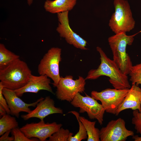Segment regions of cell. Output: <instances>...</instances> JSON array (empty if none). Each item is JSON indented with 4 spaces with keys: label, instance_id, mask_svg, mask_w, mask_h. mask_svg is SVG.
Returning <instances> with one entry per match:
<instances>
[{
    "label": "cell",
    "instance_id": "6da1fadb",
    "mask_svg": "<svg viewBox=\"0 0 141 141\" xmlns=\"http://www.w3.org/2000/svg\"><path fill=\"white\" fill-rule=\"evenodd\" d=\"M96 49L100 56L101 63L97 69L89 71L85 80L96 79L105 76L109 78V81L114 88L130 89L127 75L122 72L115 61L108 57L100 47H97Z\"/></svg>",
    "mask_w": 141,
    "mask_h": 141
},
{
    "label": "cell",
    "instance_id": "7a4b0ae2",
    "mask_svg": "<svg viewBox=\"0 0 141 141\" xmlns=\"http://www.w3.org/2000/svg\"><path fill=\"white\" fill-rule=\"evenodd\" d=\"M31 74L27 64L19 58L0 69V83L4 87L14 91L25 86Z\"/></svg>",
    "mask_w": 141,
    "mask_h": 141
},
{
    "label": "cell",
    "instance_id": "3957f363",
    "mask_svg": "<svg viewBox=\"0 0 141 141\" xmlns=\"http://www.w3.org/2000/svg\"><path fill=\"white\" fill-rule=\"evenodd\" d=\"M141 32V31L132 35H127L125 32H121L109 37L108 41L111 50L113 60L122 72L125 74H129L132 64L130 58L126 52L127 45L133 43L134 37Z\"/></svg>",
    "mask_w": 141,
    "mask_h": 141
},
{
    "label": "cell",
    "instance_id": "277c9868",
    "mask_svg": "<svg viewBox=\"0 0 141 141\" xmlns=\"http://www.w3.org/2000/svg\"><path fill=\"white\" fill-rule=\"evenodd\" d=\"M114 4L115 11L108 24L110 29L115 34L132 30L134 27L135 21L128 1L114 0Z\"/></svg>",
    "mask_w": 141,
    "mask_h": 141
},
{
    "label": "cell",
    "instance_id": "5b68a950",
    "mask_svg": "<svg viewBox=\"0 0 141 141\" xmlns=\"http://www.w3.org/2000/svg\"><path fill=\"white\" fill-rule=\"evenodd\" d=\"M61 49L52 47L49 49L41 59L38 67L39 75H45L52 79L53 86L56 87L61 78L59 64L61 61Z\"/></svg>",
    "mask_w": 141,
    "mask_h": 141
},
{
    "label": "cell",
    "instance_id": "8992f818",
    "mask_svg": "<svg viewBox=\"0 0 141 141\" xmlns=\"http://www.w3.org/2000/svg\"><path fill=\"white\" fill-rule=\"evenodd\" d=\"M129 89V88L120 89L108 88L99 92L93 91L91 92V96L101 102L105 112L115 115Z\"/></svg>",
    "mask_w": 141,
    "mask_h": 141
},
{
    "label": "cell",
    "instance_id": "52a82bcc",
    "mask_svg": "<svg viewBox=\"0 0 141 141\" xmlns=\"http://www.w3.org/2000/svg\"><path fill=\"white\" fill-rule=\"evenodd\" d=\"M85 79L81 76L73 80L71 75L61 77L56 86V96L61 101L70 102L78 93H83L85 90Z\"/></svg>",
    "mask_w": 141,
    "mask_h": 141
},
{
    "label": "cell",
    "instance_id": "ba28073f",
    "mask_svg": "<svg viewBox=\"0 0 141 141\" xmlns=\"http://www.w3.org/2000/svg\"><path fill=\"white\" fill-rule=\"evenodd\" d=\"M86 95L84 96L78 93L70 102L71 104L75 107L79 108V113L86 112L90 119H96L101 125H102L105 111L104 108L97 100Z\"/></svg>",
    "mask_w": 141,
    "mask_h": 141
},
{
    "label": "cell",
    "instance_id": "9c48e42d",
    "mask_svg": "<svg viewBox=\"0 0 141 141\" xmlns=\"http://www.w3.org/2000/svg\"><path fill=\"white\" fill-rule=\"evenodd\" d=\"M134 135L133 131L126 128L125 121L121 118L110 121L100 130L101 141H125Z\"/></svg>",
    "mask_w": 141,
    "mask_h": 141
},
{
    "label": "cell",
    "instance_id": "30bf717a",
    "mask_svg": "<svg viewBox=\"0 0 141 141\" xmlns=\"http://www.w3.org/2000/svg\"><path fill=\"white\" fill-rule=\"evenodd\" d=\"M62 126L61 124L56 122L45 123L43 120L37 123L26 124L20 129L29 138H34L41 141H45Z\"/></svg>",
    "mask_w": 141,
    "mask_h": 141
},
{
    "label": "cell",
    "instance_id": "8fae6325",
    "mask_svg": "<svg viewBox=\"0 0 141 141\" xmlns=\"http://www.w3.org/2000/svg\"><path fill=\"white\" fill-rule=\"evenodd\" d=\"M69 11L57 14L59 22L56 30L60 36L64 38L67 42L76 48L87 50V41L74 32L70 28L68 17Z\"/></svg>",
    "mask_w": 141,
    "mask_h": 141
},
{
    "label": "cell",
    "instance_id": "7c38bea8",
    "mask_svg": "<svg viewBox=\"0 0 141 141\" xmlns=\"http://www.w3.org/2000/svg\"><path fill=\"white\" fill-rule=\"evenodd\" d=\"M3 95L5 98L10 111V114L19 118L21 112L29 113L31 110L29 107H35L44 98L41 97L35 102L27 103L24 102L16 94L15 91L3 87Z\"/></svg>",
    "mask_w": 141,
    "mask_h": 141
},
{
    "label": "cell",
    "instance_id": "4fadbf2b",
    "mask_svg": "<svg viewBox=\"0 0 141 141\" xmlns=\"http://www.w3.org/2000/svg\"><path fill=\"white\" fill-rule=\"evenodd\" d=\"M63 113L62 109L55 106L54 100L49 96H47L38 102L34 109L26 114L21 115V117L25 120L34 118L42 120L51 114Z\"/></svg>",
    "mask_w": 141,
    "mask_h": 141
},
{
    "label": "cell",
    "instance_id": "5bb4252c",
    "mask_svg": "<svg viewBox=\"0 0 141 141\" xmlns=\"http://www.w3.org/2000/svg\"><path fill=\"white\" fill-rule=\"evenodd\" d=\"M45 75L36 76L32 74L28 82L25 86L14 91L19 97L22 96L25 93H37L41 90H46L54 94L50 85V80Z\"/></svg>",
    "mask_w": 141,
    "mask_h": 141
},
{
    "label": "cell",
    "instance_id": "9a60e30c",
    "mask_svg": "<svg viewBox=\"0 0 141 141\" xmlns=\"http://www.w3.org/2000/svg\"><path fill=\"white\" fill-rule=\"evenodd\" d=\"M141 89L135 84H132L123 101L119 107L116 115L125 110L131 109L134 110H140Z\"/></svg>",
    "mask_w": 141,
    "mask_h": 141
},
{
    "label": "cell",
    "instance_id": "2e32d148",
    "mask_svg": "<svg viewBox=\"0 0 141 141\" xmlns=\"http://www.w3.org/2000/svg\"><path fill=\"white\" fill-rule=\"evenodd\" d=\"M77 0H46L44 7L45 10L52 14L58 13L72 10Z\"/></svg>",
    "mask_w": 141,
    "mask_h": 141
},
{
    "label": "cell",
    "instance_id": "e0dca14e",
    "mask_svg": "<svg viewBox=\"0 0 141 141\" xmlns=\"http://www.w3.org/2000/svg\"><path fill=\"white\" fill-rule=\"evenodd\" d=\"M80 121L84 125L87 135V141H99L100 130L95 127L96 121H91L84 117L79 116Z\"/></svg>",
    "mask_w": 141,
    "mask_h": 141
},
{
    "label": "cell",
    "instance_id": "ac0fdd59",
    "mask_svg": "<svg viewBox=\"0 0 141 141\" xmlns=\"http://www.w3.org/2000/svg\"><path fill=\"white\" fill-rule=\"evenodd\" d=\"M20 56L7 49L4 44H0V69L20 58Z\"/></svg>",
    "mask_w": 141,
    "mask_h": 141
},
{
    "label": "cell",
    "instance_id": "d6986e66",
    "mask_svg": "<svg viewBox=\"0 0 141 141\" xmlns=\"http://www.w3.org/2000/svg\"><path fill=\"white\" fill-rule=\"evenodd\" d=\"M18 123L15 118L6 114L0 119V136L9 131L18 127Z\"/></svg>",
    "mask_w": 141,
    "mask_h": 141
},
{
    "label": "cell",
    "instance_id": "ffe728a7",
    "mask_svg": "<svg viewBox=\"0 0 141 141\" xmlns=\"http://www.w3.org/2000/svg\"><path fill=\"white\" fill-rule=\"evenodd\" d=\"M69 113H72L75 115L78 122L79 127L78 132L74 136H72L73 133H70L68 141H81L87 139V135L85 128L79 119V113L74 111H69Z\"/></svg>",
    "mask_w": 141,
    "mask_h": 141
},
{
    "label": "cell",
    "instance_id": "44dd1931",
    "mask_svg": "<svg viewBox=\"0 0 141 141\" xmlns=\"http://www.w3.org/2000/svg\"><path fill=\"white\" fill-rule=\"evenodd\" d=\"M129 75L130 77V80L132 84L136 85H141V62L132 67Z\"/></svg>",
    "mask_w": 141,
    "mask_h": 141
},
{
    "label": "cell",
    "instance_id": "7402d4cb",
    "mask_svg": "<svg viewBox=\"0 0 141 141\" xmlns=\"http://www.w3.org/2000/svg\"><path fill=\"white\" fill-rule=\"evenodd\" d=\"M70 132L67 129L61 127L49 138V141H67Z\"/></svg>",
    "mask_w": 141,
    "mask_h": 141
},
{
    "label": "cell",
    "instance_id": "603a6c76",
    "mask_svg": "<svg viewBox=\"0 0 141 141\" xmlns=\"http://www.w3.org/2000/svg\"><path fill=\"white\" fill-rule=\"evenodd\" d=\"M11 134L14 137V141H36L38 139H31L27 138L18 127L11 131Z\"/></svg>",
    "mask_w": 141,
    "mask_h": 141
},
{
    "label": "cell",
    "instance_id": "cb8c5ba5",
    "mask_svg": "<svg viewBox=\"0 0 141 141\" xmlns=\"http://www.w3.org/2000/svg\"><path fill=\"white\" fill-rule=\"evenodd\" d=\"M133 117L132 119V123L134 125V128L137 133L141 135V104L140 110H134L132 112Z\"/></svg>",
    "mask_w": 141,
    "mask_h": 141
},
{
    "label": "cell",
    "instance_id": "d4e9b609",
    "mask_svg": "<svg viewBox=\"0 0 141 141\" xmlns=\"http://www.w3.org/2000/svg\"><path fill=\"white\" fill-rule=\"evenodd\" d=\"M4 87L0 83V104L5 110L7 114H10V111L9 108L7 101L2 93V90Z\"/></svg>",
    "mask_w": 141,
    "mask_h": 141
},
{
    "label": "cell",
    "instance_id": "484cf974",
    "mask_svg": "<svg viewBox=\"0 0 141 141\" xmlns=\"http://www.w3.org/2000/svg\"><path fill=\"white\" fill-rule=\"evenodd\" d=\"M11 131H8L1 136L0 138V141H13L14 138L13 136H9Z\"/></svg>",
    "mask_w": 141,
    "mask_h": 141
},
{
    "label": "cell",
    "instance_id": "4316f807",
    "mask_svg": "<svg viewBox=\"0 0 141 141\" xmlns=\"http://www.w3.org/2000/svg\"><path fill=\"white\" fill-rule=\"evenodd\" d=\"M7 114L5 109L0 104V115L1 117Z\"/></svg>",
    "mask_w": 141,
    "mask_h": 141
},
{
    "label": "cell",
    "instance_id": "83f0119b",
    "mask_svg": "<svg viewBox=\"0 0 141 141\" xmlns=\"http://www.w3.org/2000/svg\"><path fill=\"white\" fill-rule=\"evenodd\" d=\"M132 138L135 141H141V137H139L138 136H133Z\"/></svg>",
    "mask_w": 141,
    "mask_h": 141
},
{
    "label": "cell",
    "instance_id": "f1b7e54d",
    "mask_svg": "<svg viewBox=\"0 0 141 141\" xmlns=\"http://www.w3.org/2000/svg\"><path fill=\"white\" fill-rule=\"evenodd\" d=\"M33 0H27V2L28 4L29 5H31L32 3Z\"/></svg>",
    "mask_w": 141,
    "mask_h": 141
}]
</instances>
